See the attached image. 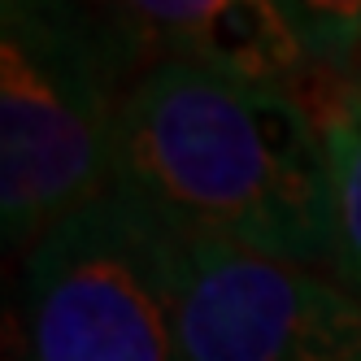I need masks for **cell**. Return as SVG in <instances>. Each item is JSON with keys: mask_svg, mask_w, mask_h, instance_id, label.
Returning a JSON list of instances; mask_svg holds the SVG:
<instances>
[{"mask_svg": "<svg viewBox=\"0 0 361 361\" xmlns=\"http://www.w3.org/2000/svg\"><path fill=\"white\" fill-rule=\"evenodd\" d=\"M114 192L178 240H235L331 266L326 148L283 87L204 66H161L126 87Z\"/></svg>", "mask_w": 361, "mask_h": 361, "instance_id": "obj_1", "label": "cell"}, {"mask_svg": "<svg viewBox=\"0 0 361 361\" xmlns=\"http://www.w3.org/2000/svg\"><path fill=\"white\" fill-rule=\"evenodd\" d=\"M122 83L83 9L5 5L0 22V214L27 257L114 183Z\"/></svg>", "mask_w": 361, "mask_h": 361, "instance_id": "obj_2", "label": "cell"}, {"mask_svg": "<svg viewBox=\"0 0 361 361\" xmlns=\"http://www.w3.org/2000/svg\"><path fill=\"white\" fill-rule=\"evenodd\" d=\"M18 361H183L178 240L114 188L61 218L22 257Z\"/></svg>", "mask_w": 361, "mask_h": 361, "instance_id": "obj_3", "label": "cell"}, {"mask_svg": "<svg viewBox=\"0 0 361 361\" xmlns=\"http://www.w3.org/2000/svg\"><path fill=\"white\" fill-rule=\"evenodd\" d=\"M178 353L183 361H361V292L326 262L235 240H178Z\"/></svg>", "mask_w": 361, "mask_h": 361, "instance_id": "obj_4", "label": "cell"}, {"mask_svg": "<svg viewBox=\"0 0 361 361\" xmlns=\"http://www.w3.org/2000/svg\"><path fill=\"white\" fill-rule=\"evenodd\" d=\"M326 240L331 266L361 292V92L326 122Z\"/></svg>", "mask_w": 361, "mask_h": 361, "instance_id": "obj_5", "label": "cell"}, {"mask_svg": "<svg viewBox=\"0 0 361 361\" xmlns=\"http://www.w3.org/2000/svg\"><path fill=\"white\" fill-rule=\"evenodd\" d=\"M357 83H361V48H357Z\"/></svg>", "mask_w": 361, "mask_h": 361, "instance_id": "obj_6", "label": "cell"}]
</instances>
